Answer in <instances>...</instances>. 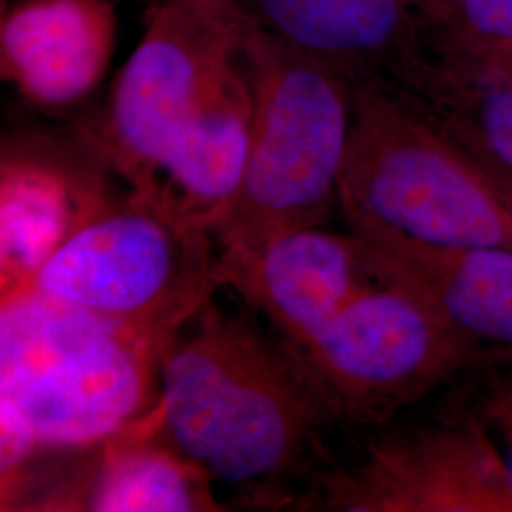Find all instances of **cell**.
Wrapping results in <instances>:
<instances>
[{
	"instance_id": "7a4b0ae2",
	"label": "cell",
	"mask_w": 512,
	"mask_h": 512,
	"mask_svg": "<svg viewBox=\"0 0 512 512\" xmlns=\"http://www.w3.org/2000/svg\"><path fill=\"white\" fill-rule=\"evenodd\" d=\"M164 344L35 291L16 294L0 310V410L27 427L38 456L90 450L158 404Z\"/></svg>"
},
{
	"instance_id": "5bb4252c",
	"label": "cell",
	"mask_w": 512,
	"mask_h": 512,
	"mask_svg": "<svg viewBox=\"0 0 512 512\" xmlns=\"http://www.w3.org/2000/svg\"><path fill=\"white\" fill-rule=\"evenodd\" d=\"M370 249L389 274L421 294L476 348L486 355L512 349V249L439 245Z\"/></svg>"
},
{
	"instance_id": "6da1fadb",
	"label": "cell",
	"mask_w": 512,
	"mask_h": 512,
	"mask_svg": "<svg viewBox=\"0 0 512 512\" xmlns=\"http://www.w3.org/2000/svg\"><path fill=\"white\" fill-rule=\"evenodd\" d=\"M162 429L213 482L264 488L304 463L336 420L300 353L213 298L160 353Z\"/></svg>"
},
{
	"instance_id": "8fae6325",
	"label": "cell",
	"mask_w": 512,
	"mask_h": 512,
	"mask_svg": "<svg viewBox=\"0 0 512 512\" xmlns=\"http://www.w3.org/2000/svg\"><path fill=\"white\" fill-rule=\"evenodd\" d=\"M84 454L86 463L27 495L16 511H222L215 482L165 437L158 404Z\"/></svg>"
},
{
	"instance_id": "4fadbf2b",
	"label": "cell",
	"mask_w": 512,
	"mask_h": 512,
	"mask_svg": "<svg viewBox=\"0 0 512 512\" xmlns=\"http://www.w3.org/2000/svg\"><path fill=\"white\" fill-rule=\"evenodd\" d=\"M251 131L253 92L239 55L179 131L147 192L129 196L211 234L238 196Z\"/></svg>"
},
{
	"instance_id": "9a60e30c",
	"label": "cell",
	"mask_w": 512,
	"mask_h": 512,
	"mask_svg": "<svg viewBox=\"0 0 512 512\" xmlns=\"http://www.w3.org/2000/svg\"><path fill=\"white\" fill-rule=\"evenodd\" d=\"M258 27L342 76L389 50L403 31L401 0H238Z\"/></svg>"
},
{
	"instance_id": "277c9868",
	"label": "cell",
	"mask_w": 512,
	"mask_h": 512,
	"mask_svg": "<svg viewBox=\"0 0 512 512\" xmlns=\"http://www.w3.org/2000/svg\"><path fill=\"white\" fill-rule=\"evenodd\" d=\"M338 205L370 247L512 249V209L486 173L380 88L357 97Z\"/></svg>"
},
{
	"instance_id": "2e32d148",
	"label": "cell",
	"mask_w": 512,
	"mask_h": 512,
	"mask_svg": "<svg viewBox=\"0 0 512 512\" xmlns=\"http://www.w3.org/2000/svg\"><path fill=\"white\" fill-rule=\"evenodd\" d=\"M471 131L488 152L490 167L512 177V90L484 93L476 101Z\"/></svg>"
},
{
	"instance_id": "ba28073f",
	"label": "cell",
	"mask_w": 512,
	"mask_h": 512,
	"mask_svg": "<svg viewBox=\"0 0 512 512\" xmlns=\"http://www.w3.org/2000/svg\"><path fill=\"white\" fill-rule=\"evenodd\" d=\"M311 494L317 511L512 512L507 461L478 414L372 440Z\"/></svg>"
},
{
	"instance_id": "d6986e66",
	"label": "cell",
	"mask_w": 512,
	"mask_h": 512,
	"mask_svg": "<svg viewBox=\"0 0 512 512\" xmlns=\"http://www.w3.org/2000/svg\"><path fill=\"white\" fill-rule=\"evenodd\" d=\"M220 2H238V0H220Z\"/></svg>"
},
{
	"instance_id": "3957f363",
	"label": "cell",
	"mask_w": 512,
	"mask_h": 512,
	"mask_svg": "<svg viewBox=\"0 0 512 512\" xmlns=\"http://www.w3.org/2000/svg\"><path fill=\"white\" fill-rule=\"evenodd\" d=\"M241 59L253 92V131L238 196L211 232L219 251L319 226L338 203L351 129L342 76L253 18Z\"/></svg>"
},
{
	"instance_id": "30bf717a",
	"label": "cell",
	"mask_w": 512,
	"mask_h": 512,
	"mask_svg": "<svg viewBox=\"0 0 512 512\" xmlns=\"http://www.w3.org/2000/svg\"><path fill=\"white\" fill-rule=\"evenodd\" d=\"M105 160L78 145L6 139L0 158V302L25 293L78 226L112 200Z\"/></svg>"
},
{
	"instance_id": "7c38bea8",
	"label": "cell",
	"mask_w": 512,
	"mask_h": 512,
	"mask_svg": "<svg viewBox=\"0 0 512 512\" xmlns=\"http://www.w3.org/2000/svg\"><path fill=\"white\" fill-rule=\"evenodd\" d=\"M116 42L112 0L4 2L0 74L37 109H73L105 78Z\"/></svg>"
},
{
	"instance_id": "8992f818",
	"label": "cell",
	"mask_w": 512,
	"mask_h": 512,
	"mask_svg": "<svg viewBox=\"0 0 512 512\" xmlns=\"http://www.w3.org/2000/svg\"><path fill=\"white\" fill-rule=\"evenodd\" d=\"M249 21L238 2L152 4L107 105L78 131L131 196L147 192L179 131L241 55Z\"/></svg>"
},
{
	"instance_id": "e0dca14e",
	"label": "cell",
	"mask_w": 512,
	"mask_h": 512,
	"mask_svg": "<svg viewBox=\"0 0 512 512\" xmlns=\"http://www.w3.org/2000/svg\"><path fill=\"white\" fill-rule=\"evenodd\" d=\"M482 421L492 431L503 458L507 461L512 482V376L501 378L488 387L480 401Z\"/></svg>"
},
{
	"instance_id": "5b68a950",
	"label": "cell",
	"mask_w": 512,
	"mask_h": 512,
	"mask_svg": "<svg viewBox=\"0 0 512 512\" xmlns=\"http://www.w3.org/2000/svg\"><path fill=\"white\" fill-rule=\"evenodd\" d=\"M217 256L211 234L128 194L78 226L27 291L167 342L220 289Z\"/></svg>"
},
{
	"instance_id": "52a82bcc",
	"label": "cell",
	"mask_w": 512,
	"mask_h": 512,
	"mask_svg": "<svg viewBox=\"0 0 512 512\" xmlns=\"http://www.w3.org/2000/svg\"><path fill=\"white\" fill-rule=\"evenodd\" d=\"M384 272L306 346L294 348L336 420L384 423L490 357L410 285L385 266Z\"/></svg>"
},
{
	"instance_id": "ac0fdd59",
	"label": "cell",
	"mask_w": 512,
	"mask_h": 512,
	"mask_svg": "<svg viewBox=\"0 0 512 512\" xmlns=\"http://www.w3.org/2000/svg\"><path fill=\"white\" fill-rule=\"evenodd\" d=\"M467 16L486 35L512 38V0H467Z\"/></svg>"
},
{
	"instance_id": "9c48e42d",
	"label": "cell",
	"mask_w": 512,
	"mask_h": 512,
	"mask_svg": "<svg viewBox=\"0 0 512 512\" xmlns=\"http://www.w3.org/2000/svg\"><path fill=\"white\" fill-rule=\"evenodd\" d=\"M384 275L380 258L361 239L319 226L279 232L217 256L219 287L262 311L293 348L306 346Z\"/></svg>"
}]
</instances>
